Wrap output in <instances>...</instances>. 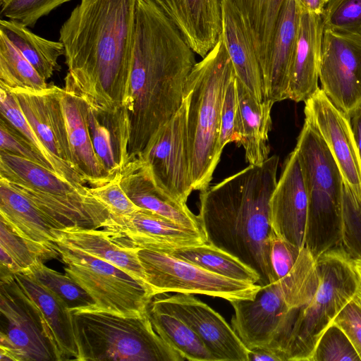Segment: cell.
I'll return each instance as SVG.
<instances>
[{
	"label": "cell",
	"instance_id": "1",
	"mask_svg": "<svg viewBox=\"0 0 361 361\" xmlns=\"http://www.w3.org/2000/svg\"><path fill=\"white\" fill-rule=\"evenodd\" d=\"M137 0H80L59 31L64 90L95 110L127 106Z\"/></svg>",
	"mask_w": 361,
	"mask_h": 361
},
{
	"label": "cell",
	"instance_id": "2",
	"mask_svg": "<svg viewBox=\"0 0 361 361\" xmlns=\"http://www.w3.org/2000/svg\"><path fill=\"white\" fill-rule=\"evenodd\" d=\"M173 23L152 0L137 1L133 61L126 110L129 161L178 110L197 63Z\"/></svg>",
	"mask_w": 361,
	"mask_h": 361
},
{
	"label": "cell",
	"instance_id": "3",
	"mask_svg": "<svg viewBox=\"0 0 361 361\" xmlns=\"http://www.w3.org/2000/svg\"><path fill=\"white\" fill-rule=\"evenodd\" d=\"M279 158L269 157L200 191L197 214L207 242L255 270L262 286L275 282L270 264L274 233L269 202Z\"/></svg>",
	"mask_w": 361,
	"mask_h": 361
},
{
	"label": "cell",
	"instance_id": "4",
	"mask_svg": "<svg viewBox=\"0 0 361 361\" xmlns=\"http://www.w3.org/2000/svg\"><path fill=\"white\" fill-rule=\"evenodd\" d=\"M235 75L221 39L193 66L185 82L193 190H206L219 161L218 140L224 96Z\"/></svg>",
	"mask_w": 361,
	"mask_h": 361
},
{
	"label": "cell",
	"instance_id": "5",
	"mask_svg": "<svg viewBox=\"0 0 361 361\" xmlns=\"http://www.w3.org/2000/svg\"><path fill=\"white\" fill-rule=\"evenodd\" d=\"M319 283L317 260L303 247L287 275L262 286L253 300L231 302L232 328L247 349H269L283 361L278 349L288 314L311 300Z\"/></svg>",
	"mask_w": 361,
	"mask_h": 361
},
{
	"label": "cell",
	"instance_id": "6",
	"mask_svg": "<svg viewBox=\"0 0 361 361\" xmlns=\"http://www.w3.org/2000/svg\"><path fill=\"white\" fill-rule=\"evenodd\" d=\"M0 178L27 197L56 231L98 229L110 216L90 188L25 158L0 151Z\"/></svg>",
	"mask_w": 361,
	"mask_h": 361
},
{
	"label": "cell",
	"instance_id": "7",
	"mask_svg": "<svg viewBox=\"0 0 361 361\" xmlns=\"http://www.w3.org/2000/svg\"><path fill=\"white\" fill-rule=\"evenodd\" d=\"M295 149L308 200L305 247L317 259L341 246L343 180L325 142L305 120Z\"/></svg>",
	"mask_w": 361,
	"mask_h": 361
},
{
	"label": "cell",
	"instance_id": "8",
	"mask_svg": "<svg viewBox=\"0 0 361 361\" xmlns=\"http://www.w3.org/2000/svg\"><path fill=\"white\" fill-rule=\"evenodd\" d=\"M78 361H183L155 331L146 312L135 317L98 310L71 312Z\"/></svg>",
	"mask_w": 361,
	"mask_h": 361
},
{
	"label": "cell",
	"instance_id": "9",
	"mask_svg": "<svg viewBox=\"0 0 361 361\" xmlns=\"http://www.w3.org/2000/svg\"><path fill=\"white\" fill-rule=\"evenodd\" d=\"M319 283L311 300L293 312L286 361H310L317 343L360 286L353 260L341 246L317 259Z\"/></svg>",
	"mask_w": 361,
	"mask_h": 361
},
{
	"label": "cell",
	"instance_id": "10",
	"mask_svg": "<svg viewBox=\"0 0 361 361\" xmlns=\"http://www.w3.org/2000/svg\"><path fill=\"white\" fill-rule=\"evenodd\" d=\"M64 272L95 301L94 310L135 317L147 312L145 286L120 268L82 250L56 243Z\"/></svg>",
	"mask_w": 361,
	"mask_h": 361
},
{
	"label": "cell",
	"instance_id": "11",
	"mask_svg": "<svg viewBox=\"0 0 361 361\" xmlns=\"http://www.w3.org/2000/svg\"><path fill=\"white\" fill-rule=\"evenodd\" d=\"M137 256L151 298L162 293H176L204 295L231 302L253 300L262 288L257 283L214 274L162 251L140 249L137 250Z\"/></svg>",
	"mask_w": 361,
	"mask_h": 361
},
{
	"label": "cell",
	"instance_id": "12",
	"mask_svg": "<svg viewBox=\"0 0 361 361\" xmlns=\"http://www.w3.org/2000/svg\"><path fill=\"white\" fill-rule=\"evenodd\" d=\"M0 361H56L39 313L13 274L0 277Z\"/></svg>",
	"mask_w": 361,
	"mask_h": 361
},
{
	"label": "cell",
	"instance_id": "13",
	"mask_svg": "<svg viewBox=\"0 0 361 361\" xmlns=\"http://www.w3.org/2000/svg\"><path fill=\"white\" fill-rule=\"evenodd\" d=\"M156 185L173 199L186 203L193 190L187 126V100L151 137L139 157Z\"/></svg>",
	"mask_w": 361,
	"mask_h": 361
},
{
	"label": "cell",
	"instance_id": "14",
	"mask_svg": "<svg viewBox=\"0 0 361 361\" xmlns=\"http://www.w3.org/2000/svg\"><path fill=\"white\" fill-rule=\"evenodd\" d=\"M304 113L305 120L317 130L334 157L350 202L361 211V159L350 117L319 87L305 102Z\"/></svg>",
	"mask_w": 361,
	"mask_h": 361
},
{
	"label": "cell",
	"instance_id": "15",
	"mask_svg": "<svg viewBox=\"0 0 361 361\" xmlns=\"http://www.w3.org/2000/svg\"><path fill=\"white\" fill-rule=\"evenodd\" d=\"M319 79L329 99L349 117L361 107V34L324 30Z\"/></svg>",
	"mask_w": 361,
	"mask_h": 361
},
{
	"label": "cell",
	"instance_id": "16",
	"mask_svg": "<svg viewBox=\"0 0 361 361\" xmlns=\"http://www.w3.org/2000/svg\"><path fill=\"white\" fill-rule=\"evenodd\" d=\"M148 307L172 315L188 324L202 340L216 361H248L249 349L225 319L191 294L153 296Z\"/></svg>",
	"mask_w": 361,
	"mask_h": 361
},
{
	"label": "cell",
	"instance_id": "17",
	"mask_svg": "<svg viewBox=\"0 0 361 361\" xmlns=\"http://www.w3.org/2000/svg\"><path fill=\"white\" fill-rule=\"evenodd\" d=\"M102 228L109 239L134 250L164 251L208 243L204 232L142 208L127 216H109Z\"/></svg>",
	"mask_w": 361,
	"mask_h": 361
},
{
	"label": "cell",
	"instance_id": "18",
	"mask_svg": "<svg viewBox=\"0 0 361 361\" xmlns=\"http://www.w3.org/2000/svg\"><path fill=\"white\" fill-rule=\"evenodd\" d=\"M25 118L66 178L85 185L75 170L62 106L64 89L49 85L42 90H11Z\"/></svg>",
	"mask_w": 361,
	"mask_h": 361
},
{
	"label": "cell",
	"instance_id": "19",
	"mask_svg": "<svg viewBox=\"0 0 361 361\" xmlns=\"http://www.w3.org/2000/svg\"><path fill=\"white\" fill-rule=\"evenodd\" d=\"M269 207L274 233L301 249L304 247L308 200L295 149L284 161Z\"/></svg>",
	"mask_w": 361,
	"mask_h": 361
},
{
	"label": "cell",
	"instance_id": "20",
	"mask_svg": "<svg viewBox=\"0 0 361 361\" xmlns=\"http://www.w3.org/2000/svg\"><path fill=\"white\" fill-rule=\"evenodd\" d=\"M192 50L204 58L221 33V0H152Z\"/></svg>",
	"mask_w": 361,
	"mask_h": 361
},
{
	"label": "cell",
	"instance_id": "21",
	"mask_svg": "<svg viewBox=\"0 0 361 361\" xmlns=\"http://www.w3.org/2000/svg\"><path fill=\"white\" fill-rule=\"evenodd\" d=\"M322 17L301 9L288 73V97L306 102L318 89Z\"/></svg>",
	"mask_w": 361,
	"mask_h": 361
},
{
	"label": "cell",
	"instance_id": "22",
	"mask_svg": "<svg viewBox=\"0 0 361 361\" xmlns=\"http://www.w3.org/2000/svg\"><path fill=\"white\" fill-rule=\"evenodd\" d=\"M14 279L36 307L56 361L78 360V353L72 314L66 305L34 278L22 272Z\"/></svg>",
	"mask_w": 361,
	"mask_h": 361
},
{
	"label": "cell",
	"instance_id": "23",
	"mask_svg": "<svg viewBox=\"0 0 361 361\" xmlns=\"http://www.w3.org/2000/svg\"><path fill=\"white\" fill-rule=\"evenodd\" d=\"M221 37L236 78L262 103L266 101L263 79L247 25L233 0H221Z\"/></svg>",
	"mask_w": 361,
	"mask_h": 361
},
{
	"label": "cell",
	"instance_id": "24",
	"mask_svg": "<svg viewBox=\"0 0 361 361\" xmlns=\"http://www.w3.org/2000/svg\"><path fill=\"white\" fill-rule=\"evenodd\" d=\"M120 183L128 197L140 208L203 232L197 215L190 210L186 203L173 199L159 189L140 158L129 161L124 166L120 173Z\"/></svg>",
	"mask_w": 361,
	"mask_h": 361
},
{
	"label": "cell",
	"instance_id": "25",
	"mask_svg": "<svg viewBox=\"0 0 361 361\" xmlns=\"http://www.w3.org/2000/svg\"><path fill=\"white\" fill-rule=\"evenodd\" d=\"M61 102L75 170L91 187L112 180L93 147L87 122V104L65 90Z\"/></svg>",
	"mask_w": 361,
	"mask_h": 361
},
{
	"label": "cell",
	"instance_id": "26",
	"mask_svg": "<svg viewBox=\"0 0 361 361\" xmlns=\"http://www.w3.org/2000/svg\"><path fill=\"white\" fill-rule=\"evenodd\" d=\"M0 216L19 236L56 257L57 231L39 209L7 180L0 178Z\"/></svg>",
	"mask_w": 361,
	"mask_h": 361
},
{
	"label": "cell",
	"instance_id": "27",
	"mask_svg": "<svg viewBox=\"0 0 361 361\" xmlns=\"http://www.w3.org/2000/svg\"><path fill=\"white\" fill-rule=\"evenodd\" d=\"M301 8L298 0H284L279 16L267 73L263 78L266 100L288 97V73Z\"/></svg>",
	"mask_w": 361,
	"mask_h": 361
},
{
	"label": "cell",
	"instance_id": "28",
	"mask_svg": "<svg viewBox=\"0 0 361 361\" xmlns=\"http://www.w3.org/2000/svg\"><path fill=\"white\" fill-rule=\"evenodd\" d=\"M87 122L94 151L112 178L118 176L129 161V126L124 107L114 111L88 106Z\"/></svg>",
	"mask_w": 361,
	"mask_h": 361
},
{
	"label": "cell",
	"instance_id": "29",
	"mask_svg": "<svg viewBox=\"0 0 361 361\" xmlns=\"http://www.w3.org/2000/svg\"><path fill=\"white\" fill-rule=\"evenodd\" d=\"M238 95V145L243 146L247 161L252 165L263 163L269 158V133L272 121L271 100L259 103L251 92L236 78Z\"/></svg>",
	"mask_w": 361,
	"mask_h": 361
},
{
	"label": "cell",
	"instance_id": "30",
	"mask_svg": "<svg viewBox=\"0 0 361 361\" xmlns=\"http://www.w3.org/2000/svg\"><path fill=\"white\" fill-rule=\"evenodd\" d=\"M57 235L56 243L80 249L120 268L147 288L137 250L121 247L109 239L101 230L94 228H73L57 231Z\"/></svg>",
	"mask_w": 361,
	"mask_h": 361
},
{
	"label": "cell",
	"instance_id": "31",
	"mask_svg": "<svg viewBox=\"0 0 361 361\" xmlns=\"http://www.w3.org/2000/svg\"><path fill=\"white\" fill-rule=\"evenodd\" d=\"M0 30L45 80L59 68L58 59L64 55V47L60 41L42 37L32 32L29 27L9 19L0 20Z\"/></svg>",
	"mask_w": 361,
	"mask_h": 361
},
{
	"label": "cell",
	"instance_id": "32",
	"mask_svg": "<svg viewBox=\"0 0 361 361\" xmlns=\"http://www.w3.org/2000/svg\"><path fill=\"white\" fill-rule=\"evenodd\" d=\"M162 252L229 279L259 285L260 283V277L255 270L210 243Z\"/></svg>",
	"mask_w": 361,
	"mask_h": 361
},
{
	"label": "cell",
	"instance_id": "33",
	"mask_svg": "<svg viewBox=\"0 0 361 361\" xmlns=\"http://www.w3.org/2000/svg\"><path fill=\"white\" fill-rule=\"evenodd\" d=\"M147 312L157 333L185 360L216 361L202 340L181 319L148 306Z\"/></svg>",
	"mask_w": 361,
	"mask_h": 361
},
{
	"label": "cell",
	"instance_id": "34",
	"mask_svg": "<svg viewBox=\"0 0 361 361\" xmlns=\"http://www.w3.org/2000/svg\"><path fill=\"white\" fill-rule=\"evenodd\" d=\"M0 85L9 90H42L49 85L0 30Z\"/></svg>",
	"mask_w": 361,
	"mask_h": 361
},
{
	"label": "cell",
	"instance_id": "35",
	"mask_svg": "<svg viewBox=\"0 0 361 361\" xmlns=\"http://www.w3.org/2000/svg\"><path fill=\"white\" fill-rule=\"evenodd\" d=\"M24 273L34 278L57 296L71 312L94 310L95 301L67 274H62L37 260Z\"/></svg>",
	"mask_w": 361,
	"mask_h": 361
},
{
	"label": "cell",
	"instance_id": "36",
	"mask_svg": "<svg viewBox=\"0 0 361 361\" xmlns=\"http://www.w3.org/2000/svg\"><path fill=\"white\" fill-rule=\"evenodd\" d=\"M0 112L1 118L8 121L27 138L33 147L51 163L55 172L66 179L61 168L37 137L13 92L2 85H0Z\"/></svg>",
	"mask_w": 361,
	"mask_h": 361
},
{
	"label": "cell",
	"instance_id": "37",
	"mask_svg": "<svg viewBox=\"0 0 361 361\" xmlns=\"http://www.w3.org/2000/svg\"><path fill=\"white\" fill-rule=\"evenodd\" d=\"M310 361H361L345 333L331 323L319 338Z\"/></svg>",
	"mask_w": 361,
	"mask_h": 361
},
{
	"label": "cell",
	"instance_id": "38",
	"mask_svg": "<svg viewBox=\"0 0 361 361\" xmlns=\"http://www.w3.org/2000/svg\"><path fill=\"white\" fill-rule=\"evenodd\" d=\"M0 248L14 261L21 272L27 269L37 260L44 262V260L56 258L52 254L33 245L19 236L1 218H0Z\"/></svg>",
	"mask_w": 361,
	"mask_h": 361
},
{
	"label": "cell",
	"instance_id": "39",
	"mask_svg": "<svg viewBox=\"0 0 361 361\" xmlns=\"http://www.w3.org/2000/svg\"><path fill=\"white\" fill-rule=\"evenodd\" d=\"M322 17L324 30L361 34V0H329Z\"/></svg>",
	"mask_w": 361,
	"mask_h": 361
},
{
	"label": "cell",
	"instance_id": "40",
	"mask_svg": "<svg viewBox=\"0 0 361 361\" xmlns=\"http://www.w3.org/2000/svg\"><path fill=\"white\" fill-rule=\"evenodd\" d=\"M71 0H6L1 4V16L27 27L34 26L42 17Z\"/></svg>",
	"mask_w": 361,
	"mask_h": 361
},
{
	"label": "cell",
	"instance_id": "41",
	"mask_svg": "<svg viewBox=\"0 0 361 361\" xmlns=\"http://www.w3.org/2000/svg\"><path fill=\"white\" fill-rule=\"evenodd\" d=\"M90 191L106 208L110 216H127L140 209L123 189L120 174L106 183L90 187Z\"/></svg>",
	"mask_w": 361,
	"mask_h": 361
},
{
	"label": "cell",
	"instance_id": "42",
	"mask_svg": "<svg viewBox=\"0 0 361 361\" xmlns=\"http://www.w3.org/2000/svg\"><path fill=\"white\" fill-rule=\"evenodd\" d=\"M0 151L29 159L54 171L51 163L8 121L0 119Z\"/></svg>",
	"mask_w": 361,
	"mask_h": 361
},
{
	"label": "cell",
	"instance_id": "43",
	"mask_svg": "<svg viewBox=\"0 0 361 361\" xmlns=\"http://www.w3.org/2000/svg\"><path fill=\"white\" fill-rule=\"evenodd\" d=\"M240 134L238 128V95L236 75L229 82L226 90L218 140V151L221 155L224 147L232 142L238 144Z\"/></svg>",
	"mask_w": 361,
	"mask_h": 361
},
{
	"label": "cell",
	"instance_id": "44",
	"mask_svg": "<svg viewBox=\"0 0 361 361\" xmlns=\"http://www.w3.org/2000/svg\"><path fill=\"white\" fill-rule=\"evenodd\" d=\"M341 247L353 260L361 261V211L356 210L344 193Z\"/></svg>",
	"mask_w": 361,
	"mask_h": 361
},
{
	"label": "cell",
	"instance_id": "45",
	"mask_svg": "<svg viewBox=\"0 0 361 361\" xmlns=\"http://www.w3.org/2000/svg\"><path fill=\"white\" fill-rule=\"evenodd\" d=\"M247 25L255 49L269 21L272 0H233Z\"/></svg>",
	"mask_w": 361,
	"mask_h": 361
},
{
	"label": "cell",
	"instance_id": "46",
	"mask_svg": "<svg viewBox=\"0 0 361 361\" xmlns=\"http://www.w3.org/2000/svg\"><path fill=\"white\" fill-rule=\"evenodd\" d=\"M301 248L273 234L270 243V264L275 281L287 275L294 267Z\"/></svg>",
	"mask_w": 361,
	"mask_h": 361
},
{
	"label": "cell",
	"instance_id": "47",
	"mask_svg": "<svg viewBox=\"0 0 361 361\" xmlns=\"http://www.w3.org/2000/svg\"><path fill=\"white\" fill-rule=\"evenodd\" d=\"M332 322L345 333L361 359V305L351 300Z\"/></svg>",
	"mask_w": 361,
	"mask_h": 361
},
{
	"label": "cell",
	"instance_id": "48",
	"mask_svg": "<svg viewBox=\"0 0 361 361\" xmlns=\"http://www.w3.org/2000/svg\"><path fill=\"white\" fill-rule=\"evenodd\" d=\"M249 350L248 361H281L276 353L267 348H256Z\"/></svg>",
	"mask_w": 361,
	"mask_h": 361
},
{
	"label": "cell",
	"instance_id": "49",
	"mask_svg": "<svg viewBox=\"0 0 361 361\" xmlns=\"http://www.w3.org/2000/svg\"><path fill=\"white\" fill-rule=\"evenodd\" d=\"M350 121L356 146L361 159V107L350 116Z\"/></svg>",
	"mask_w": 361,
	"mask_h": 361
},
{
	"label": "cell",
	"instance_id": "50",
	"mask_svg": "<svg viewBox=\"0 0 361 361\" xmlns=\"http://www.w3.org/2000/svg\"><path fill=\"white\" fill-rule=\"evenodd\" d=\"M329 0H298L302 10L322 15Z\"/></svg>",
	"mask_w": 361,
	"mask_h": 361
},
{
	"label": "cell",
	"instance_id": "51",
	"mask_svg": "<svg viewBox=\"0 0 361 361\" xmlns=\"http://www.w3.org/2000/svg\"><path fill=\"white\" fill-rule=\"evenodd\" d=\"M353 263H354L355 271L357 274L360 282L361 283V261L360 260H353Z\"/></svg>",
	"mask_w": 361,
	"mask_h": 361
},
{
	"label": "cell",
	"instance_id": "52",
	"mask_svg": "<svg viewBox=\"0 0 361 361\" xmlns=\"http://www.w3.org/2000/svg\"><path fill=\"white\" fill-rule=\"evenodd\" d=\"M353 299L361 305V283L360 282V286L357 291L356 295L353 298Z\"/></svg>",
	"mask_w": 361,
	"mask_h": 361
},
{
	"label": "cell",
	"instance_id": "53",
	"mask_svg": "<svg viewBox=\"0 0 361 361\" xmlns=\"http://www.w3.org/2000/svg\"><path fill=\"white\" fill-rule=\"evenodd\" d=\"M6 0H0V4H3Z\"/></svg>",
	"mask_w": 361,
	"mask_h": 361
}]
</instances>
